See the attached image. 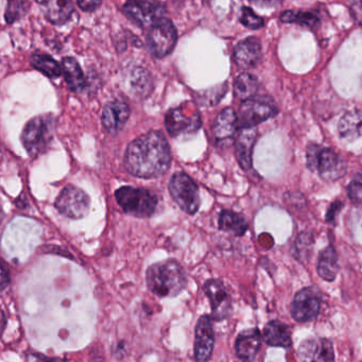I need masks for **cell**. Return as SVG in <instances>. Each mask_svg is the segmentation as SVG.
<instances>
[{"instance_id":"8","label":"cell","mask_w":362,"mask_h":362,"mask_svg":"<svg viewBox=\"0 0 362 362\" xmlns=\"http://www.w3.org/2000/svg\"><path fill=\"white\" fill-rule=\"evenodd\" d=\"M54 205L64 217L82 219L90 211V199L81 188L69 185L60 192Z\"/></svg>"},{"instance_id":"16","label":"cell","mask_w":362,"mask_h":362,"mask_svg":"<svg viewBox=\"0 0 362 362\" xmlns=\"http://www.w3.org/2000/svg\"><path fill=\"white\" fill-rule=\"evenodd\" d=\"M130 116V107L124 101L107 103L103 111V124L110 133H117L124 129Z\"/></svg>"},{"instance_id":"4","label":"cell","mask_w":362,"mask_h":362,"mask_svg":"<svg viewBox=\"0 0 362 362\" xmlns=\"http://www.w3.org/2000/svg\"><path fill=\"white\" fill-rule=\"evenodd\" d=\"M307 166L327 182L338 181L346 173V165L338 153L317 145L309 146Z\"/></svg>"},{"instance_id":"18","label":"cell","mask_w":362,"mask_h":362,"mask_svg":"<svg viewBox=\"0 0 362 362\" xmlns=\"http://www.w3.org/2000/svg\"><path fill=\"white\" fill-rule=\"evenodd\" d=\"M257 130L255 127L252 128L240 129L236 143H235V154L237 162L240 165L243 170H249L252 168V154L255 145Z\"/></svg>"},{"instance_id":"6","label":"cell","mask_w":362,"mask_h":362,"mask_svg":"<svg viewBox=\"0 0 362 362\" xmlns=\"http://www.w3.org/2000/svg\"><path fill=\"white\" fill-rule=\"evenodd\" d=\"M169 192L177 206L188 215H196L200 209V194L194 180L184 173H175L169 181Z\"/></svg>"},{"instance_id":"9","label":"cell","mask_w":362,"mask_h":362,"mask_svg":"<svg viewBox=\"0 0 362 362\" xmlns=\"http://www.w3.org/2000/svg\"><path fill=\"white\" fill-rule=\"evenodd\" d=\"M122 11L141 27H151L166 13L164 6L156 0H128Z\"/></svg>"},{"instance_id":"32","label":"cell","mask_w":362,"mask_h":362,"mask_svg":"<svg viewBox=\"0 0 362 362\" xmlns=\"http://www.w3.org/2000/svg\"><path fill=\"white\" fill-rule=\"evenodd\" d=\"M241 24L250 29L262 28L264 26V20L258 16L253 10L250 8H243L241 12Z\"/></svg>"},{"instance_id":"15","label":"cell","mask_w":362,"mask_h":362,"mask_svg":"<svg viewBox=\"0 0 362 362\" xmlns=\"http://www.w3.org/2000/svg\"><path fill=\"white\" fill-rule=\"evenodd\" d=\"M238 128V115L234 110L224 109L216 118L213 126V135L216 144L220 147L230 145Z\"/></svg>"},{"instance_id":"7","label":"cell","mask_w":362,"mask_h":362,"mask_svg":"<svg viewBox=\"0 0 362 362\" xmlns=\"http://www.w3.org/2000/svg\"><path fill=\"white\" fill-rule=\"evenodd\" d=\"M177 41V29L171 21L163 18L149 27L147 45L156 58H164L173 52Z\"/></svg>"},{"instance_id":"23","label":"cell","mask_w":362,"mask_h":362,"mask_svg":"<svg viewBox=\"0 0 362 362\" xmlns=\"http://www.w3.org/2000/svg\"><path fill=\"white\" fill-rule=\"evenodd\" d=\"M264 338L270 346L289 347L292 343L289 327L279 321L269 322L264 326Z\"/></svg>"},{"instance_id":"13","label":"cell","mask_w":362,"mask_h":362,"mask_svg":"<svg viewBox=\"0 0 362 362\" xmlns=\"http://www.w3.org/2000/svg\"><path fill=\"white\" fill-rule=\"evenodd\" d=\"M215 344L213 322L209 315H202L198 320L194 330V358L198 361H207L211 359Z\"/></svg>"},{"instance_id":"2","label":"cell","mask_w":362,"mask_h":362,"mask_svg":"<svg viewBox=\"0 0 362 362\" xmlns=\"http://www.w3.org/2000/svg\"><path fill=\"white\" fill-rule=\"evenodd\" d=\"M146 281L152 293L160 298H175L187 285V276L183 267L177 260L156 262L148 268Z\"/></svg>"},{"instance_id":"36","label":"cell","mask_w":362,"mask_h":362,"mask_svg":"<svg viewBox=\"0 0 362 362\" xmlns=\"http://www.w3.org/2000/svg\"><path fill=\"white\" fill-rule=\"evenodd\" d=\"M250 1L260 7H273L281 3V0H250Z\"/></svg>"},{"instance_id":"17","label":"cell","mask_w":362,"mask_h":362,"mask_svg":"<svg viewBox=\"0 0 362 362\" xmlns=\"http://www.w3.org/2000/svg\"><path fill=\"white\" fill-rule=\"evenodd\" d=\"M42 12L52 24H66L73 16L74 4L71 0H37Z\"/></svg>"},{"instance_id":"30","label":"cell","mask_w":362,"mask_h":362,"mask_svg":"<svg viewBox=\"0 0 362 362\" xmlns=\"http://www.w3.org/2000/svg\"><path fill=\"white\" fill-rule=\"evenodd\" d=\"M281 21L283 23H288V24L300 25V26L308 27V28H313L319 24V18L315 14L311 12H300V11H286L281 14Z\"/></svg>"},{"instance_id":"5","label":"cell","mask_w":362,"mask_h":362,"mask_svg":"<svg viewBox=\"0 0 362 362\" xmlns=\"http://www.w3.org/2000/svg\"><path fill=\"white\" fill-rule=\"evenodd\" d=\"M116 200L124 213L136 218H150L156 213L158 199L144 188L124 186L116 190Z\"/></svg>"},{"instance_id":"28","label":"cell","mask_w":362,"mask_h":362,"mask_svg":"<svg viewBox=\"0 0 362 362\" xmlns=\"http://www.w3.org/2000/svg\"><path fill=\"white\" fill-rule=\"evenodd\" d=\"M258 90V81L254 76L241 74L235 80L234 90L237 98L245 101L253 98Z\"/></svg>"},{"instance_id":"29","label":"cell","mask_w":362,"mask_h":362,"mask_svg":"<svg viewBox=\"0 0 362 362\" xmlns=\"http://www.w3.org/2000/svg\"><path fill=\"white\" fill-rule=\"evenodd\" d=\"M31 64L35 69L52 79L60 77L63 73L62 67L59 63L47 54H33L31 57Z\"/></svg>"},{"instance_id":"20","label":"cell","mask_w":362,"mask_h":362,"mask_svg":"<svg viewBox=\"0 0 362 362\" xmlns=\"http://www.w3.org/2000/svg\"><path fill=\"white\" fill-rule=\"evenodd\" d=\"M262 54L259 41L250 37L240 42L235 48L234 59L240 69H249L257 64Z\"/></svg>"},{"instance_id":"14","label":"cell","mask_w":362,"mask_h":362,"mask_svg":"<svg viewBox=\"0 0 362 362\" xmlns=\"http://www.w3.org/2000/svg\"><path fill=\"white\" fill-rule=\"evenodd\" d=\"M167 130L173 137L192 134L200 129V116L197 112L187 115L183 107L170 110L165 118Z\"/></svg>"},{"instance_id":"34","label":"cell","mask_w":362,"mask_h":362,"mask_svg":"<svg viewBox=\"0 0 362 362\" xmlns=\"http://www.w3.org/2000/svg\"><path fill=\"white\" fill-rule=\"evenodd\" d=\"M103 0H78V6L83 11L92 12L100 7Z\"/></svg>"},{"instance_id":"33","label":"cell","mask_w":362,"mask_h":362,"mask_svg":"<svg viewBox=\"0 0 362 362\" xmlns=\"http://www.w3.org/2000/svg\"><path fill=\"white\" fill-rule=\"evenodd\" d=\"M349 197L353 202L362 204V173H358L349 183Z\"/></svg>"},{"instance_id":"12","label":"cell","mask_w":362,"mask_h":362,"mask_svg":"<svg viewBox=\"0 0 362 362\" xmlns=\"http://www.w3.org/2000/svg\"><path fill=\"white\" fill-rule=\"evenodd\" d=\"M203 289L211 302V319L215 321H223L230 317L232 311V298L223 283L218 279H211L205 283Z\"/></svg>"},{"instance_id":"10","label":"cell","mask_w":362,"mask_h":362,"mask_svg":"<svg viewBox=\"0 0 362 362\" xmlns=\"http://www.w3.org/2000/svg\"><path fill=\"white\" fill-rule=\"evenodd\" d=\"M322 294L317 288L307 287L298 291L291 305V315L300 323L313 321L321 309Z\"/></svg>"},{"instance_id":"22","label":"cell","mask_w":362,"mask_h":362,"mask_svg":"<svg viewBox=\"0 0 362 362\" xmlns=\"http://www.w3.org/2000/svg\"><path fill=\"white\" fill-rule=\"evenodd\" d=\"M127 83L129 88L135 96L146 97L151 93L152 83L151 76L146 69L141 67H134L128 71Z\"/></svg>"},{"instance_id":"3","label":"cell","mask_w":362,"mask_h":362,"mask_svg":"<svg viewBox=\"0 0 362 362\" xmlns=\"http://www.w3.org/2000/svg\"><path fill=\"white\" fill-rule=\"evenodd\" d=\"M56 120L52 115H41L33 118L25 127L22 134L23 145L31 158L47 151L54 139Z\"/></svg>"},{"instance_id":"21","label":"cell","mask_w":362,"mask_h":362,"mask_svg":"<svg viewBox=\"0 0 362 362\" xmlns=\"http://www.w3.org/2000/svg\"><path fill=\"white\" fill-rule=\"evenodd\" d=\"M260 344H262V336L259 330L253 328L239 334L235 343V349H236L237 356L241 360L251 361L255 359L259 351Z\"/></svg>"},{"instance_id":"24","label":"cell","mask_w":362,"mask_h":362,"mask_svg":"<svg viewBox=\"0 0 362 362\" xmlns=\"http://www.w3.org/2000/svg\"><path fill=\"white\" fill-rule=\"evenodd\" d=\"M339 271L338 255L332 245H328L320 253L317 262V274L324 281H332L336 279Z\"/></svg>"},{"instance_id":"11","label":"cell","mask_w":362,"mask_h":362,"mask_svg":"<svg viewBox=\"0 0 362 362\" xmlns=\"http://www.w3.org/2000/svg\"><path fill=\"white\" fill-rule=\"evenodd\" d=\"M276 114L274 105L267 99L251 98L243 101L238 113V128H252Z\"/></svg>"},{"instance_id":"31","label":"cell","mask_w":362,"mask_h":362,"mask_svg":"<svg viewBox=\"0 0 362 362\" xmlns=\"http://www.w3.org/2000/svg\"><path fill=\"white\" fill-rule=\"evenodd\" d=\"M27 0H7V9H6V22L13 24L16 21L21 20L26 13Z\"/></svg>"},{"instance_id":"1","label":"cell","mask_w":362,"mask_h":362,"mask_svg":"<svg viewBox=\"0 0 362 362\" xmlns=\"http://www.w3.org/2000/svg\"><path fill=\"white\" fill-rule=\"evenodd\" d=\"M171 160L170 146L165 135L150 131L131 141L124 154V166L135 177L152 179L166 173Z\"/></svg>"},{"instance_id":"25","label":"cell","mask_w":362,"mask_h":362,"mask_svg":"<svg viewBox=\"0 0 362 362\" xmlns=\"http://www.w3.org/2000/svg\"><path fill=\"white\" fill-rule=\"evenodd\" d=\"M62 71L67 86L73 92H80L86 86L83 71L79 63L74 58H64L62 61Z\"/></svg>"},{"instance_id":"26","label":"cell","mask_w":362,"mask_h":362,"mask_svg":"<svg viewBox=\"0 0 362 362\" xmlns=\"http://www.w3.org/2000/svg\"><path fill=\"white\" fill-rule=\"evenodd\" d=\"M339 133L342 139L355 141L362 136V114L349 112L339 122Z\"/></svg>"},{"instance_id":"27","label":"cell","mask_w":362,"mask_h":362,"mask_svg":"<svg viewBox=\"0 0 362 362\" xmlns=\"http://www.w3.org/2000/svg\"><path fill=\"white\" fill-rule=\"evenodd\" d=\"M219 228L235 236H243L247 230V223L245 218L239 214L223 211L220 214Z\"/></svg>"},{"instance_id":"19","label":"cell","mask_w":362,"mask_h":362,"mask_svg":"<svg viewBox=\"0 0 362 362\" xmlns=\"http://www.w3.org/2000/svg\"><path fill=\"white\" fill-rule=\"evenodd\" d=\"M300 359L307 361H332L334 360L332 342L327 339L304 341L298 349Z\"/></svg>"},{"instance_id":"35","label":"cell","mask_w":362,"mask_h":362,"mask_svg":"<svg viewBox=\"0 0 362 362\" xmlns=\"http://www.w3.org/2000/svg\"><path fill=\"white\" fill-rule=\"evenodd\" d=\"M351 13L354 20L359 25H362V0L356 1L351 7Z\"/></svg>"}]
</instances>
